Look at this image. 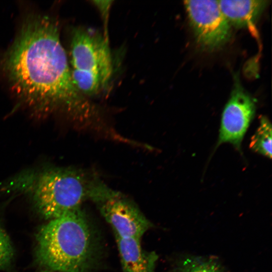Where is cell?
Wrapping results in <instances>:
<instances>
[{
  "mask_svg": "<svg viewBox=\"0 0 272 272\" xmlns=\"http://www.w3.org/2000/svg\"><path fill=\"white\" fill-rule=\"evenodd\" d=\"M17 96L33 110L59 112L81 122L99 121L100 109L75 86L57 23L29 15L3 60Z\"/></svg>",
  "mask_w": 272,
  "mask_h": 272,
  "instance_id": "6da1fadb",
  "label": "cell"
},
{
  "mask_svg": "<svg viewBox=\"0 0 272 272\" xmlns=\"http://www.w3.org/2000/svg\"><path fill=\"white\" fill-rule=\"evenodd\" d=\"M36 240V259L46 270L94 272L102 263L100 235L81 208L49 220Z\"/></svg>",
  "mask_w": 272,
  "mask_h": 272,
  "instance_id": "7a4b0ae2",
  "label": "cell"
},
{
  "mask_svg": "<svg viewBox=\"0 0 272 272\" xmlns=\"http://www.w3.org/2000/svg\"><path fill=\"white\" fill-rule=\"evenodd\" d=\"M29 190L38 213L50 220L81 208L86 200L97 202L109 188L97 177L82 170L56 168L36 175Z\"/></svg>",
  "mask_w": 272,
  "mask_h": 272,
  "instance_id": "3957f363",
  "label": "cell"
},
{
  "mask_svg": "<svg viewBox=\"0 0 272 272\" xmlns=\"http://www.w3.org/2000/svg\"><path fill=\"white\" fill-rule=\"evenodd\" d=\"M71 70L94 75L108 86L113 74V61L108 40L99 32L82 26L71 34Z\"/></svg>",
  "mask_w": 272,
  "mask_h": 272,
  "instance_id": "277c9868",
  "label": "cell"
},
{
  "mask_svg": "<svg viewBox=\"0 0 272 272\" xmlns=\"http://www.w3.org/2000/svg\"><path fill=\"white\" fill-rule=\"evenodd\" d=\"M196 43L202 49L213 51L226 44L231 35V25L215 0L184 1Z\"/></svg>",
  "mask_w": 272,
  "mask_h": 272,
  "instance_id": "5b68a950",
  "label": "cell"
},
{
  "mask_svg": "<svg viewBox=\"0 0 272 272\" xmlns=\"http://www.w3.org/2000/svg\"><path fill=\"white\" fill-rule=\"evenodd\" d=\"M96 204L100 214L111 227L115 238L141 240L154 227L134 202L115 191Z\"/></svg>",
  "mask_w": 272,
  "mask_h": 272,
  "instance_id": "8992f818",
  "label": "cell"
},
{
  "mask_svg": "<svg viewBox=\"0 0 272 272\" xmlns=\"http://www.w3.org/2000/svg\"><path fill=\"white\" fill-rule=\"evenodd\" d=\"M235 81L222 113L216 146L229 143L241 152V143L254 116L255 103L239 81Z\"/></svg>",
  "mask_w": 272,
  "mask_h": 272,
  "instance_id": "52a82bcc",
  "label": "cell"
},
{
  "mask_svg": "<svg viewBox=\"0 0 272 272\" xmlns=\"http://www.w3.org/2000/svg\"><path fill=\"white\" fill-rule=\"evenodd\" d=\"M218 3L230 25L247 28L254 36L258 37L256 21L267 5L268 1L220 0Z\"/></svg>",
  "mask_w": 272,
  "mask_h": 272,
  "instance_id": "ba28073f",
  "label": "cell"
},
{
  "mask_svg": "<svg viewBox=\"0 0 272 272\" xmlns=\"http://www.w3.org/2000/svg\"><path fill=\"white\" fill-rule=\"evenodd\" d=\"M122 272H156L158 256L144 250L141 240L115 238Z\"/></svg>",
  "mask_w": 272,
  "mask_h": 272,
  "instance_id": "9c48e42d",
  "label": "cell"
},
{
  "mask_svg": "<svg viewBox=\"0 0 272 272\" xmlns=\"http://www.w3.org/2000/svg\"><path fill=\"white\" fill-rule=\"evenodd\" d=\"M173 272H225L216 258L185 255L175 261Z\"/></svg>",
  "mask_w": 272,
  "mask_h": 272,
  "instance_id": "30bf717a",
  "label": "cell"
},
{
  "mask_svg": "<svg viewBox=\"0 0 272 272\" xmlns=\"http://www.w3.org/2000/svg\"><path fill=\"white\" fill-rule=\"evenodd\" d=\"M250 147L257 153L271 158V125L267 117L260 118L259 125L251 137Z\"/></svg>",
  "mask_w": 272,
  "mask_h": 272,
  "instance_id": "8fae6325",
  "label": "cell"
},
{
  "mask_svg": "<svg viewBox=\"0 0 272 272\" xmlns=\"http://www.w3.org/2000/svg\"><path fill=\"white\" fill-rule=\"evenodd\" d=\"M14 254L10 239L0 225V269H5L10 266Z\"/></svg>",
  "mask_w": 272,
  "mask_h": 272,
  "instance_id": "7c38bea8",
  "label": "cell"
},
{
  "mask_svg": "<svg viewBox=\"0 0 272 272\" xmlns=\"http://www.w3.org/2000/svg\"><path fill=\"white\" fill-rule=\"evenodd\" d=\"M93 4L99 10L101 13L104 20V37L106 39L108 40V35L107 30V21L109 16V10L112 5V1H92Z\"/></svg>",
  "mask_w": 272,
  "mask_h": 272,
  "instance_id": "4fadbf2b",
  "label": "cell"
},
{
  "mask_svg": "<svg viewBox=\"0 0 272 272\" xmlns=\"http://www.w3.org/2000/svg\"><path fill=\"white\" fill-rule=\"evenodd\" d=\"M41 272H55V271H51V270H45L42 271Z\"/></svg>",
  "mask_w": 272,
  "mask_h": 272,
  "instance_id": "5bb4252c",
  "label": "cell"
}]
</instances>
